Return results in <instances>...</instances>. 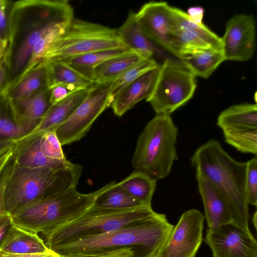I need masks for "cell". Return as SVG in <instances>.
<instances>
[{
  "mask_svg": "<svg viewBox=\"0 0 257 257\" xmlns=\"http://www.w3.org/2000/svg\"><path fill=\"white\" fill-rule=\"evenodd\" d=\"M174 225L155 212L139 222L112 231L86 235L60 243L51 250L60 255L123 247L138 249L139 257H159Z\"/></svg>",
  "mask_w": 257,
  "mask_h": 257,
  "instance_id": "cell-1",
  "label": "cell"
},
{
  "mask_svg": "<svg viewBox=\"0 0 257 257\" xmlns=\"http://www.w3.org/2000/svg\"><path fill=\"white\" fill-rule=\"evenodd\" d=\"M192 165L219 190L230 211L232 223L248 227V204L245 181L247 163L232 158L217 140L210 139L200 146L190 159Z\"/></svg>",
  "mask_w": 257,
  "mask_h": 257,
  "instance_id": "cell-2",
  "label": "cell"
},
{
  "mask_svg": "<svg viewBox=\"0 0 257 257\" xmlns=\"http://www.w3.org/2000/svg\"><path fill=\"white\" fill-rule=\"evenodd\" d=\"M82 172V166L77 164L55 169L21 167L15 162L5 188L6 211L11 214L39 199L76 187Z\"/></svg>",
  "mask_w": 257,
  "mask_h": 257,
  "instance_id": "cell-3",
  "label": "cell"
},
{
  "mask_svg": "<svg viewBox=\"0 0 257 257\" xmlns=\"http://www.w3.org/2000/svg\"><path fill=\"white\" fill-rule=\"evenodd\" d=\"M105 185L89 193L76 187L39 199L11 215L13 224L27 231L43 233L76 218L92 206Z\"/></svg>",
  "mask_w": 257,
  "mask_h": 257,
  "instance_id": "cell-4",
  "label": "cell"
},
{
  "mask_svg": "<svg viewBox=\"0 0 257 257\" xmlns=\"http://www.w3.org/2000/svg\"><path fill=\"white\" fill-rule=\"evenodd\" d=\"M178 131L170 115L156 114L141 133L132 159L135 170L157 181L170 173L178 160L176 142Z\"/></svg>",
  "mask_w": 257,
  "mask_h": 257,
  "instance_id": "cell-5",
  "label": "cell"
},
{
  "mask_svg": "<svg viewBox=\"0 0 257 257\" xmlns=\"http://www.w3.org/2000/svg\"><path fill=\"white\" fill-rule=\"evenodd\" d=\"M152 206L126 209L102 207L94 204L74 219L42 233L49 249L79 237L103 233L137 223L154 214Z\"/></svg>",
  "mask_w": 257,
  "mask_h": 257,
  "instance_id": "cell-6",
  "label": "cell"
},
{
  "mask_svg": "<svg viewBox=\"0 0 257 257\" xmlns=\"http://www.w3.org/2000/svg\"><path fill=\"white\" fill-rule=\"evenodd\" d=\"M119 48L126 47L116 29L74 18L50 46L37 69L66 58Z\"/></svg>",
  "mask_w": 257,
  "mask_h": 257,
  "instance_id": "cell-7",
  "label": "cell"
},
{
  "mask_svg": "<svg viewBox=\"0 0 257 257\" xmlns=\"http://www.w3.org/2000/svg\"><path fill=\"white\" fill-rule=\"evenodd\" d=\"M196 77L180 61L166 59L160 65L151 94L146 99L156 114L170 115L193 96Z\"/></svg>",
  "mask_w": 257,
  "mask_h": 257,
  "instance_id": "cell-8",
  "label": "cell"
},
{
  "mask_svg": "<svg viewBox=\"0 0 257 257\" xmlns=\"http://www.w3.org/2000/svg\"><path fill=\"white\" fill-rule=\"evenodd\" d=\"M112 81L94 83L84 101L70 117L55 130L62 146L83 138L97 118L110 105Z\"/></svg>",
  "mask_w": 257,
  "mask_h": 257,
  "instance_id": "cell-9",
  "label": "cell"
},
{
  "mask_svg": "<svg viewBox=\"0 0 257 257\" xmlns=\"http://www.w3.org/2000/svg\"><path fill=\"white\" fill-rule=\"evenodd\" d=\"M74 19L69 12L54 6L45 7L39 18L32 23L21 38L12 63L13 77L8 82L16 79L23 71L31 56L32 51L43 35L51 28Z\"/></svg>",
  "mask_w": 257,
  "mask_h": 257,
  "instance_id": "cell-10",
  "label": "cell"
},
{
  "mask_svg": "<svg viewBox=\"0 0 257 257\" xmlns=\"http://www.w3.org/2000/svg\"><path fill=\"white\" fill-rule=\"evenodd\" d=\"M204 215L198 210L184 212L159 257H195L202 241Z\"/></svg>",
  "mask_w": 257,
  "mask_h": 257,
  "instance_id": "cell-11",
  "label": "cell"
},
{
  "mask_svg": "<svg viewBox=\"0 0 257 257\" xmlns=\"http://www.w3.org/2000/svg\"><path fill=\"white\" fill-rule=\"evenodd\" d=\"M205 242L213 257H257V242L250 231L232 222L207 228Z\"/></svg>",
  "mask_w": 257,
  "mask_h": 257,
  "instance_id": "cell-12",
  "label": "cell"
},
{
  "mask_svg": "<svg viewBox=\"0 0 257 257\" xmlns=\"http://www.w3.org/2000/svg\"><path fill=\"white\" fill-rule=\"evenodd\" d=\"M221 39L225 61L249 60L253 55L256 46L254 16L239 14L232 17L227 22Z\"/></svg>",
  "mask_w": 257,
  "mask_h": 257,
  "instance_id": "cell-13",
  "label": "cell"
},
{
  "mask_svg": "<svg viewBox=\"0 0 257 257\" xmlns=\"http://www.w3.org/2000/svg\"><path fill=\"white\" fill-rule=\"evenodd\" d=\"M170 7L166 2H149L136 13V17L145 36L170 52L174 26Z\"/></svg>",
  "mask_w": 257,
  "mask_h": 257,
  "instance_id": "cell-14",
  "label": "cell"
},
{
  "mask_svg": "<svg viewBox=\"0 0 257 257\" xmlns=\"http://www.w3.org/2000/svg\"><path fill=\"white\" fill-rule=\"evenodd\" d=\"M196 179L203 203L207 228L214 229L232 222L227 205L217 187L197 169Z\"/></svg>",
  "mask_w": 257,
  "mask_h": 257,
  "instance_id": "cell-15",
  "label": "cell"
},
{
  "mask_svg": "<svg viewBox=\"0 0 257 257\" xmlns=\"http://www.w3.org/2000/svg\"><path fill=\"white\" fill-rule=\"evenodd\" d=\"M41 135H26L16 141L13 158L19 166L29 168L49 167L61 169L74 164L67 159L56 160L47 158L41 150Z\"/></svg>",
  "mask_w": 257,
  "mask_h": 257,
  "instance_id": "cell-16",
  "label": "cell"
},
{
  "mask_svg": "<svg viewBox=\"0 0 257 257\" xmlns=\"http://www.w3.org/2000/svg\"><path fill=\"white\" fill-rule=\"evenodd\" d=\"M159 67L142 75L111 99L109 107L116 115L122 116L137 103L149 97L154 88Z\"/></svg>",
  "mask_w": 257,
  "mask_h": 257,
  "instance_id": "cell-17",
  "label": "cell"
},
{
  "mask_svg": "<svg viewBox=\"0 0 257 257\" xmlns=\"http://www.w3.org/2000/svg\"><path fill=\"white\" fill-rule=\"evenodd\" d=\"M91 86L74 92L52 105L37 126L27 135H41L55 131L67 120L87 96Z\"/></svg>",
  "mask_w": 257,
  "mask_h": 257,
  "instance_id": "cell-18",
  "label": "cell"
},
{
  "mask_svg": "<svg viewBox=\"0 0 257 257\" xmlns=\"http://www.w3.org/2000/svg\"><path fill=\"white\" fill-rule=\"evenodd\" d=\"M124 46L143 59L152 58L157 49L143 33L138 22L136 13L131 11L123 24L117 29Z\"/></svg>",
  "mask_w": 257,
  "mask_h": 257,
  "instance_id": "cell-19",
  "label": "cell"
},
{
  "mask_svg": "<svg viewBox=\"0 0 257 257\" xmlns=\"http://www.w3.org/2000/svg\"><path fill=\"white\" fill-rule=\"evenodd\" d=\"M0 249L14 254H29L46 252L50 249L38 234L27 231L13 224L4 239Z\"/></svg>",
  "mask_w": 257,
  "mask_h": 257,
  "instance_id": "cell-20",
  "label": "cell"
},
{
  "mask_svg": "<svg viewBox=\"0 0 257 257\" xmlns=\"http://www.w3.org/2000/svg\"><path fill=\"white\" fill-rule=\"evenodd\" d=\"M179 60L195 77L208 78L225 61L222 50L197 49L186 53Z\"/></svg>",
  "mask_w": 257,
  "mask_h": 257,
  "instance_id": "cell-21",
  "label": "cell"
},
{
  "mask_svg": "<svg viewBox=\"0 0 257 257\" xmlns=\"http://www.w3.org/2000/svg\"><path fill=\"white\" fill-rule=\"evenodd\" d=\"M50 98V89L48 88L26 98L10 99L15 116L19 122H39L52 105Z\"/></svg>",
  "mask_w": 257,
  "mask_h": 257,
  "instance_id": "cell-22",
  "label": "cell"
},
{
  "mask_svg": "<svg viewBox=\"0 0 257 257\" xmlns=\"http://www.w3.org/2000/svg\"><path fill=\"white\" fill-rule=\"evenodd\" d=\"M38 123V122H19L4 89L0 95V140L17 141L30 133Z\"/></svg>",
  "mask_w": 257,
  "mask_h": 257,
  "instance_id": "cell-23",
  "label": "cell"
},
{
  "mask_svg": "<svg viewBox=\"0 0 257 257\" xmlns=\"http://www.w3.org/2000/svg\"><path fill=\"white\" fill-rule=\"evenodd\" d=\"M217 124L222 130L233 128H257L256 104L243 103L230 106L220 113Z\"/></svg>",
  "mask_w": 257,
  "mask_h": 257,
  "instance_id": "cell-24",
  "label": "cell"
},
{
  "mask_svg": "<svg viewBox=\"0 0 257 257\" xmlns=\"http://www.w3.org/2000/svg\"><path fill=\"white\" fill-rule=\"evenodd\" d=\"M49 88L46 67L34 70L17 82L7 85L5 91L11 100L33 96Z\"/></svg>",
  "mask_w": 257,
  "mask_h": 257,
  "instance_id": "cell-25",
  "label": "cell"
},
{
  "mask_svg": "<svg viewBox=\"0 0 257 257\" xmlns=\"http://www.w3.org/2000/svg\"><path fill=\"white\" fill-rule=\"evenodd\" d=\"M130 51L127 48L98 51L66 58L63 62L78 73L93 81L94 68L107 59Z\"/></svg>",
  "mask_w": 257,
  "mask_h": 257,
  "instance_id": "cell-26",
  "label": "cell"
},
{
  "mask_svg": "<svg viewBox=\"0 0 257 257\" xmlns=\"http://www.w3.org/2000/svg\"><path fill=\"white\" fill-rule=\"evenodd\" d=\"M143 59L132 51L109 58L94 68V83L113 81L127 69Z\"/></svg>",
  "mask_w": 257,
  "mask_h": 257,
  "instance_id": "cell-27",
  "label": "cell"
},
{
  "mask_svg": "<svg viewBox=\"0 0 257 257\" xmlns=\"http://www.w3.org/2000/svg\"><path fill=\"white\" fill-rule=\"evenodd\" d=\"M118 183L133 197L145 205L151 206L156 180L142 172L135 170Z\"/></svg>",
  "mask_w": 257,
  "mask_h": 257,
  "instance_id": "cell-28",
  "label": "cell"
},
{
  "mask_svg": "<svg viewBox=\"0 0 257 257\" xmlns=\"http://www.w3.org/2000/svg\"><path fill=\"white\" fill-rule=\"evenodd\" d=\"M49 89L61 84L73 85L85 89L94 83L61 61L46 66Z\"/></svg>",
  "mask_w": 257,
  "mask_h": 257,
  "instance_id": "cell-29",
  "label": "cell"
},
{
  "mask_svg": "<svg viewBox=\"0 0 257 257\" xmlns=\"http://www.w3.org/2000/svg\"><path fill=\"white\" fill-rule=\"evenodd\" d=\"M175 27L188 31L201 39L212 48L222 50L221 37L210 30L204 24H198L189 18L186 12L179 8L170 7Z\"/></svg>",
  "mask_w": 257,
  "mask_h": 257,
  "instance_id": "cell-30",
  "label": "cell"
},
{
  "mask_svg": "<svg viewBox=\"0 0 257 257\" xmlns=\"http://www.w3.org/2000/svg\"><path fill=\"white\" fill-rule=\"evenodd\" d=\"M94 204L114 209H126L146 205L133 197L114 181L106 185L104 190L96 197Z\"/></svg>",
  "mask_w": 257,
  "mask_h": 257,
  "instance_id": "cell-31",
  "label": "cell"
},
{
  "mask_svg": "<svg viewBox=\"0 0 257 257\" xmlns=\"http://www.w3.org/2000/svg\"><path fill=\"white\" fill-rule=\"evenodd\" d=\"M225 142L243 153L257 154V128H233L222 130Z\"/></svg>",
  "mask_w": 257,
  "mask_h": 257,
  "instance_id": "cell-32",
  "label": "cell"
},
{
  "mask_svg": "<svg viewBox=\"0 0 257 257\" xmlns=\"http://www.w3.org/2000/svg\"><path fill=\"white\" fill-rule=\"evenodd\" d=\"M159 66L155 59L151 58L143 59L127 69L112 81L110 91V102L115 95L128 85Z\"/></svg>",
  "mask_w": 257,
  "mask_h": 257,
  "instance_id": "cell-33",
  "label": "cell"
},
{
  "mask_svg": "<svg viewBox=\"0 0 257 257\" xmlns=\"http://www.w3.org/2000/svg\"><path fill=\"white\" fill-rule=\"evenodd\" d=\"M55 131L43 133L41 137V150L47 158L56 160L66 159Z\"/></svg>",
  "mask_w": 257,
  "mask_h": 257,
  "instance_id": "cell-34",
  "label": "cell"
},
{
  "mask_svg": "<svg viewBox=\"0 0 257 257\" xmlns=\"http://www.w3.org/2000/svg\"><path fill=\"white\" fill-rule=\"evenodd\" d=\"M245 189L248 205H257V159L256 156L246 162Z\"/></svg>",
  "mask_w": 257,
  "mask_h": 257,
  "instance_id": "cell-35",
  "label": "cell"
},
{
  "mask_svg": "<svg viewBox=\"0 0 257 257\" xmlns=\"http://www.w3.org/2000/svg\"><path fill=\"white\" fill-rule=\"evenodd\" d=\"M62 257H138L137 250L133 247H123L100 251L70 253Z\"/></svg>",
  "mask_w": 257,
  "mask_h": 257,
  "instance_id": "cell-36",
  "label": "cell"
},
{
  "mask_svg": "<svg viewBox=\"0 0 257 257\" xmlns=\"http://www.w3.org/2000/svg\"><path fill=\"white\" fill-rule=\"evenodd\" d=\"M50 89V100L51 104L53 105L74 92L83 89L75 85L61 84L55 86Z\"/></svg>",
  "mask_w": 257,
  "mask_h": 257,
  "instance_id": "cell-37",
  "label": "cell"
},
{
  "mask_svg": "<svg viewBox=\"0 0 257 257\" xmlns=\"http://www.w3.org/2000/svg\"><path fill=\"white\" fill-rule=\"evenodd\" d=\"M15 162L12 159L4 168L0 175V217L7 213L4 204V192L7 180L13 170Z\"/></svg>",
  "mask_w": 257,
  "mask_h": 257,
  "instance_id": "cell-38",
  "label": "cell"
},
{
  "mask_svg": "<svg viewBox=\"0 0 257 257\" xmlns=\"http://www.w3.org/2000/svg\"><path fill=\"white\" fill-rule=\"evenodd\" d=\"M8 2L0 0V37L8 43L9 21L7 18Z\"/></svg>",
  "mask_w": 257,
  "mask_h": 257,
  "instance_id": "cell-39",
  "label": "cell"
},
{
  "mask_svg": "<svg viewBox=\"0 0 257 257\" xmlns=\"http://www.w3.org/2000/svg\"><path fill=\"white\" fill-rule=\"evenodd\" d=\"M13 224L11 216L9 213L0 217V246Z\"/></svg>",
  "mask_w": 257,
  "mask_h": 257,
  "instance_id": "cell-40",
  "label": "cell"
},
{
  "mask_svg": "<svg viewBox=\"0 0 257 257\" xmlns=\"http://www.w3.org/2000/svg\"><path fill=\"white\" fill-rule=\"evenodd\" d=\"M187 14L189 18L195 23L202 24L204 9L199 6L191 7L188 9Z\"/></svg>",
  "mask_w": 257,
  "mask_h": 257,
  "instance_id": "cell-41",
  "label": "cell"
},
{
  "mask_svg": "<svg viewBox=\"0 0 257 257\" xmlns=\"http://www.w3.org/2000/svg\"><path fill=\"white\" fill-rule=\"evenodd\" d=\"M8 66L4 62L0 66V95L8 84Z\"/></svg>",
  "mask_w": 257,
  "mask_h": 257,
  "instance_id": "cell-42",
  "label": "cell"
},
{
  "mask_svg": "<svg viewBox=\"0 0 257 257\" xmlns=\"http://www.w3.org/2000/svg\"><path fill=\"white\" fill-rule=\"evenodd\" d=\"M15 144L16 141L14 140H0V157L13 148Z\"/></svg>",
  "mask_w": 257,
  "mask_h": 257,
  "instance_id": "cell-43",
  "label": "cell"
},
{
  "mask_svg": "<svg viewBox=\"0 0 257 257\" xmlns=\"http://www.w3.org/2000/svg\"><path fill=\"white\" fill-rule=\"evenodd\" d=\"M14 147L0 157V175L5 167L13 157Z\"/></svg>",
  "mask_w": 257,
  "mask_h": 257,
  "instance_id": "cell-44",
  "label": "cell"
},
{
  "mask_svg": "<svg viewBox=\"0 0 257 257\" xmlns=\"http://www.w3.org/2000/svg\"><path fill=\"white\" fill-rule=\"evenodd\" d=\"M18 257H62L61 255L53 251L51 249H49L48 251L29 254H16Z\"/></svg>",
  "mask_w": 257,
  "mask_h": 257,
  "instance_id": "cell-45",
  "label": "cell"
},
{
  "mask_svg": "<svg viewBox=\"0 0 257 257\" xmlns=\"http://www.w3.org/2000/svg\"><path fill=\"white\" fill-rule=\"evenodd\" d=\"M8 43L2 39L0 37V66L5 62V58L7 50L8 48Z\"/></svg>",
  "mask_w": 257,
  "mask_h": 257,
  "instance_id": "cell-46",
  "label": "cell"
},
{
  "mask_svg": "<svg viewBox=\"0 0 257 257\" xmlns=\"http://www.w3.org/2000/svg\"><path fill=\"white\" fill-rule=\"evenodd\" d=\"M0 257H18L16 254L5 252L0 249Z\"/></svg>",
  "mask_w": 257,
  "mask_h": 257,
  "instance_id": "cell-47",
  "label": "cell"
},
{
  "mask_svg": "<svg viewBox=\"0 0 257 257\" xmlns=\"http://www.w3.org/2000/svg\"><path fill=\"white\" fill-rule=\"evenodd\" d=\"M257 212L255 211L254 212L252 217V224L255 228V229H256L257 228Z\"/></svg>",
  "mask_w": 257,
  "mask_h": 257,
  "instance_id": "cell-48",
  "label": "cell"
},
{
  "mask_svg": "<svg viewBox=\"0 0 257 257\" xmlns=\"http://www.w3.org/2000/svg\"><path fill=\"white\" fill-rule=\"evenodd\" d=\"M141 257H150V256H141Z\"/></svg>",
  "mask_w": 257,
  "mask_h": 257,
  "instance_id": "cell-49",
  "label": "cell"
}]
</instances>
